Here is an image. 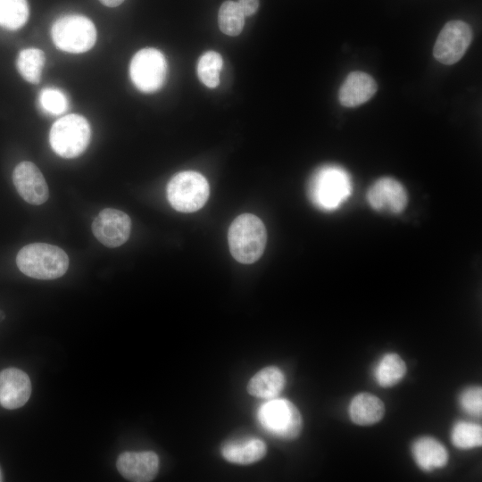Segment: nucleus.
<instances>
[{"label":"nucleus","instance_id":"nucleus-4","mask_svg":"<svg viewBox=\"0 0 482 482\" xmlns=\"http://www.w3.org/2000/svg\"><path fill=\"white\" fill-rule=\"evenodd\" d=\"M91 137L90 125L79 114H68L58 119L49 133L53 151L62 158H75L87 149Z\"/></svg>","mask_w":482,"mask_h":482},{"label":"nucleus","instance_id":"nucleus-16","mask_svg":"<svg viewBox=\"0 0 482 482\" xmlns=\"http://www.w3.org/2000/svg\"><path fill=\"white\" fill-rule=\"evenodd\" d=\"M411 454L419 468L428 472L445 467L449 461L445 446L432 436L416 439L411 445Z\"/></svg>","mask_w":482,"mask_h":482},{"label":"nucleus","instance_id":"nucleus-18","mask_svg":"<svg viewBox=\"0 0 482 482\" xmlns=\"http://www.w3.org/2000/svg\"><path fill=\"white\" fill-rule=\"evenodd\" d=\"M286 385L283 371L276 366H268L255 373L247 384L248 393L258 398H276Z\"/></svg>","mask_w":482,"mask_h":482},{"label":"nucleus","instance_id":"nucleus-30","mask_svg":"<svg viewBox=\"0 0 482 482\" xmlns=\"http://www.w3.org/2000/svg\"><path fill=\"white\" fill-rule=\"evenodd\" d=\"M3 480V475H2V471H1V469H0V481Z\"/></svg>","mask_w":482,"mask_h":482},{"label":"nucleus","instance_id":"nucleus-2","mask_svg":"<svg viewBox=\"0 0 482 482\" xmlns=\"http://www.w3.org/2000/svg\"><path fill=\"white\" fill-rule=\"evenodd\" d=\"M16 264L28 277L37 279H55L69 268V257L60 247L46 243H32L17 253Z\"/></svg>","mask_w":482,"mask_h":482},{"label":"nucleus","instance_id":"nucleus-1","mask_svg":"<svg viewBox=\"0 0 482 482\" xmlns=\"http://www.w3.org/2000/svg\"><path fill=\"white\" fill-rule=\"evenodd\" d=\"M353 183L350 173L337 164H325L311 176L307 194L319 210L330 212L338 210L351 197Z\"/></svg>","mask_w":482,"mask_h":482},{"label":"nucleus","instance_id":"nucleus-15","mask_svg":"<svg viewBox=\"0 0 482 482\" xmlns=\"http://www.w3.org/2000/svg\"><path fill=\"white\" fill-rule=\"evenodd\" d=\"M377 91L374 79L362 71H353L342 83L338 99L345 107H356L369 101Z\"/></svg>","mask_w":482,"mask_h":482},{"label":"nucleus","instance_id":"nucleus-11","mask_svg":"<svg viewBox=\"0 0 482 482\" xmlns=\"http://www.w3.org/2000/svg\"><path fill=\"white\" fill-rule=\"evenodd\" d=\"M91 229L101 244L114 248L123 245L129 239L131 220L127 213L120 210L106 208L95 218Z\"/></svg>","mask_w":482,"mask_h":482},{"label":"nucleus","instance_id":"nucleus-6","mask_svg":"<svg viewBox=\"0 0 482 482\" xmlns=\"http://www.w3.org/2000/svg\"><path fill=\"white\" fill-rule=\"evenodd\" d=\"M257 419L268 433L284 440L295 439L303 428L299 410L287 399H270L260 406Z\"/></svg>","mask_w":482,"mask_h":482},{"label":"nucleus","instance_id":"nucleus-29","mask_svg":"<svg viewBox=\"0 0 482 482\" xmlns=\"http://www.w3.org/2000/svg\"><path fill=\"white\" fill-rule=\"evenodd\" d=\"M104 5L108 7H116L120 5L124 0H99Z\"/></svg>","mask_w":482,"mask_h":482},{"label":"nucleus","instance_id":"nucleus-5","mask_svg":"<svg viewBox=\"0 0 482 482\" xmlns=\"http://www.w3.org/2000/svg\"><path fill=\"white\" fill-rule=\"evenodd\" d=\"M51 36L58 49L71 54H81L94 46L96 29L92 21L84 15L67 14L54 22Z\"/></svg>","mask_w":482,"mask_h":482},{"label":"nucleus","instance_id":"nucleus-10","mask_svg":"<svg viewBox=\"0 0 482 482\" xmlns=\"http://www.w3.org/2000/svg\"><path fill=\"white\" fill-rule=\"evenodd\" d=\"M368 204L378 212L401 213L407 206L408 194L405 187L394 178L377 179L366 194Z\"/></svg>","mask_w":482,"mask_h":482},{"label":"nucleus","instance_id":"nucleus-8","mask_svg":"<svg viewBox=\"0 0 482 482\" xmlns=\"http://www.w3.org/2000/svg\"><path fill=\"white\" fill-rule=\"evenodd\" d=\"M129 75L139 91L153 93L159 90L167 75V62L163 54L152 47L139 50L130 62Z\"/></svg>","mask_w":482,"mask_h":482},{"label":"nucleus","instance_id":"nucleus-9","mask_svg":"<svg viewBox=\"0 0 482 482\" xmlns=\"http://www.w3.org/2000/svg\"><path fill=\"white\" fill-rule=\"evenodd\" d=\"M471 40L472 30L466 22L448 21L436 38L433 49L434 57L443 64H453L463 56Z\"/></svg>","mask_w":482,"mask_h":482},{"label":"nucleus","instance_id":"nucleus-28","mask_svg":"<svg viewBox=\"0 0 482 482\" xmlns=\"http://www.w3.org/2000/svg\"><path fill=\"white\" fill-rule=\"evenodd\" d=\"M237 3L245 17L254 14L259 8V0H238Z\"/></svg>","mask_w":482,"mask_h":482},{"label":"nucleus","instance_id":"nucleus-24","mask_svg":"<svg viewBox=\"0 0 482 482\" xmlns=\"http://www.w3.org/2000/svg\"><path fill=\"white\" fill-rule=\"evenodd\" d=\"M453 445L462 450L476 448L482 444L481 426L468 421L456 422L451 431Z\"/></svg>","mask_w":482,"mask_h":482},{"label":"nucleus","instance_id":"nucleus-25","mask_svg":"<svg viewBox=\"0 0 482 482\" xmlns=\"http://www.w3.org/2000/svg\"><path fill=\"white\" fill-rule=\"evenodd\" d=\"M223 61L221 55L215 51L204 53L197 62V76L201 82L210 88L216 87L220 82V72Z\"/></svg>","mask_w":482,"mask_h":482},{"label":"nucleus","instance_id":"nucleus-26","mask_svg":"<svg viewBox=\"0 0 482 482\" xmlns=\"http://www.w3.org/2000/svg\"><path fill=\"white\" fill-rule=\"evenodd\" d=\"M39 104L47 113L60 115L68 109L69 102L66 95L58 88H43L39 94Z\"/></svg>","mask_w":482,"mask_h":482},{"label":"nucleus","instance_id":"nucleus-27","mask_svg":"<svg viewBox=\"0 0 482 482\" xmlns=\"http://www.w3.org/2000/svg\"><path fill=\"white\" fill-rule=\"evenodd\" d=\"M459 403L467 414L480 417L482 412L481 387L476 386L464 389L460 395Z\"/></svg>","mask_w":482,"mask_h":482},{"label":"nucleus","instance_id":"nucleus-14","mask_svg":"<svg viewBox=\"0 0 482 482\" xmlns=\"http://www.w3.org/2000/svg\"><path fill=\"white\" fill-rule=\"evenodd\" d=\"M31 395V382L27 373L16 368L0 371V404L8 410L23 406Z\"/></svg>","mask_w":482,"mask_h":482},{"label":"nucleus","instance_id":"nucleus-20","mask_svg":"<svg viewBox=\"0 0 482 482\" xmlns=\"http://www.w3.org/2000/svg\"><path fill=\"white\" fill-rule=\"evenodd\" d=\"M406 371V364L401 356L395 353H387L376 364L373 376L380 386L391 387L403 378Z\"/></svg>","mask_w":482,"mask_h":482},{"label":"nucleus","instance_id":"nucleus-22","mask_svg":"<svg viewBox=\"0 0 482 482\" xmlns=\"http://www.w3.org/2000/svg\"><path fill=\"white\" fill-rule=\"evenodd\" d=\"M29 15L27 0H0V26L10 30L23 27Z\"/></svg>","mask_w":482,"mask_h":482},{"label":"nucleus","instance_id":"nucleus-7","mask_svg":"<svg viewBox=\"0 0 482 482\" xmlns=\"http://www.w3.org/2000/svg\"><path fill=\"white\" fill-rule=\"evenodd\" d=\"M210 187L201 173L185 170L174 175L167 185V198L172 208L181 212H194L208 200Z\"/></svg>","mask_w":482,"mask_h":482},{"label":"nucleus","instance_id":"nucleus-13","mask_svg":"<svg viewBox=\"0 0 482 482\" xmlns=\"http://www.w3.org/2000/svg\"><path fill=\"white\" fill-rule=\"evenodd\" d=\"M159 457L152 451L124 452L116 461L120 474L129 481H152L159 471Z\"/></svg>","mask_w":482,"mask_h":482},{"label":"nucleus","instance_id":"nucleus-12","mask_svg":"<svg viewBox=\"0 0 482 482\" xmlns=\"http://www.w3.org/2000/svg\"><path fill=\"white\" fill-rule=\"evenodd\" d=\"M12 182L18 194L27 203L40 205L47 201L49 191L46 181L33 162H20L13 170Z\"/></svg>","mask_w":482,"mask_h":482},{"label":"nucleus","instance_id":"nucleus-3","mask_svg":"<svg viewBox=\"0 0 482 482\" xmlns=\"http://www.w3.org/2000/svg\"><path fill=\"white\" fill-rule=\"evenodd\" d=\"M228 241L232 256L241 263L250 264L262 255L267 231L260 218L252 213H243L230 224Z\"/></svg>","mask_w":482,"mask_h":482},{"label":"nucleus","instance_id":"nucleus-19","mask_svg":"<svg viewBox=\"0 0 482 482\" xmlns=\"http://www.w3.org/2000/svg\"><path fill=\"white\" fill-rule=\"evenodd\" d=\"M351 420L360 426H370L378 422L385 414V405L376 395L370 393L356 395L349 404Z\"/></svg>","mask_w":482,"mask_h":482},{"label":"nucleus","instance_id":"nucleus-21","mask_svg":"<svg viewBox=\"0 0 482 482\" xmlns=\"http://www.w3.org/2000/svg\"><path fill=\"white\" fill-rule=\"evenodd\" d=\"M46 56L38 48H26L19 53L16 66L19 73L28 82L37 84L41 79Z\"/></svg>","mask_w":482,"mask_h":482},{"label":"nucleus","instance_id":"nucleus-23","mask_svg":"<svg viewBox=\"0 0 482 482\" xmlns=\"http://www.w3.org/2000/svg\"><path fill=\"white\" fill-rule=\"evenodd\" d=\"M220 29L226 35L235 37L241 33L245 15L237 2L228 0L220 7L218 13Z\"/></svg>","mask_w":482,"mask_h":482},{"label":"nucleus","instance_id":"nucleus-17","mask_svg":"<svg viewBox=\"0 0 482 482\" xmlns=\"http://www.w3.org/2000/svg\"><path fill=\"white\" fill-rule=\"evenodd\" d=\"M266 453L265 443L255 437L228 441L220 448V453L227 461L239 465L254 463Z\"/></svg>","mask_w":482,"mask_h":482}]
</instances>
